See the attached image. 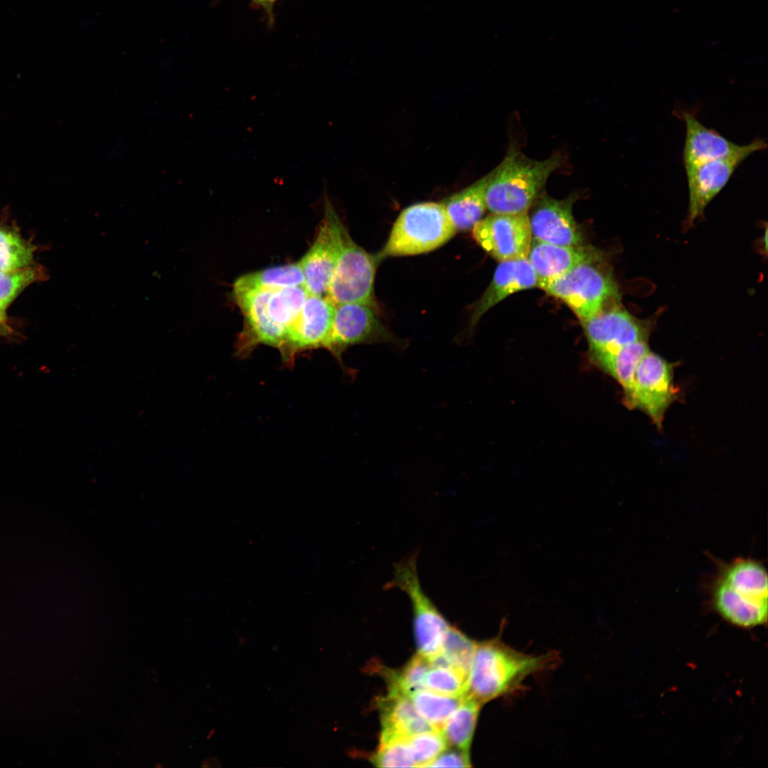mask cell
<instances>
[{"instance_id":"5bb4252c","label":"cell","mask_w":768,"mask_h":768,"mask_svg":"<svg viewBox=\"0 0 768 768\" xmlns=\"http://www.w3.org/2000/svg\"><path fill=\"white\" fill-rule=\"evenodd\" d=\"M589 344V353L612 350L648 340L649 325L614 305L587 320L580 321Z\"/></svg>"},{"instance_id":"8992f818","label":"cell","mask_w":768,"mask_h":768,"mask_svg":"<svg viewBox=\"0 0 768 768\" xmlns=\"http://www.w3.org/2000/svg\"><path fill=\"white\" fill-rule=\"evenodd\" d=\"M595 263L581 265L537 287L565 302L580 321L590 319L619 300L614 278Z\"/></svg>"},{"instance_id":"9c48e42d","label":"cell","mask_w":768,"mask_h":768,"mask_svg":"<svg viewBox=\"0 0 768 768\" xmlns=\"http://www.w3.org/2000/svg\"><path fill=\"white\" fill-rule=\"evenodd\" d=\"M378 343L400 345L402 342L381 321L375 309L360 303L335 305L330 334L324 348L343 368L342 355L348 348Z\"/></svg>"},{"instance_id":"4316f807","label":"cell","mask_w":768,"mask_h":768,"mask_svg":"<svg viewBox=\"0 0 768 768\" xmlns=\"http://www.w3.org/2000/svg\"><path fill=\"white\" fill-rule=\"evenodd\" d=\"M410 738L381 732L380 744L370 762L378 767H411L415 762Z\"/></svg>"},{"instance_id":"d590c367","label":"cell","mask_w":768,"mask_h":768,"mask_svg":"<svg viewBox=\"0 0 768 768\" xmlns=\"http://www.w3.org/2000/svg\"><path fill=\"white\" fill-rule=\"evenodd\" d=\"M1 331H6L5 324L0 322V334Z\"/></svg>"},{"instance_id":"277c9868","label":"cell","mask_w":768,"mask_h":768,"mask_svg":"<svg viewBox=\"0 0 768 768\" xmlns=\"http://www.w3.org/2000/svg\"><path fill=\"white\" fill-rule=\"evenodd\" d=\"M308 294L304 286L242 294L239 308L244 316L245 341L253 348L263 344L279 349Z\"/></svg>"},{"instance_id":"d6986e66","label":"cell","mask_w":768,"mask_h":768,"mask_svg":"<svg viewBox=\"0 0 768 768\" xmlns=\"http://www.w3.org/2000/svg\"><path fill=\"white\" fill-rule=\"evenodd\" d=\"M537 285V276L528 258L500 262L491 283L474 306L471 326H474L487 311L510 294Z\"/></svg>"},{"instance_id":"f546056e","label":"cell","mask_w":768,"mask_h":768,"mask_svg":"<svg viewBox=\"0 0 768 768\" xmlns=\"http://www.w3.org/2000/svg\"><path fill=\"white\" fill-rule=\"evenodd\" d=\"M468 676L453 668L431 666L424 679V687L437 693L462 696L467 691Z\"/></svg>"},{"instance_id":"d6a6232c","label":"cell","mask_w":768,"mask_h":768,"mask_svg":"<svg viewBox=\"0 0 768 768\" xmlns=\"http://www.w3.org/2000/svg\"><path fill=\"white\" fill-rule=\"evenodd\" d=\"M469 752L457 749L446 750L434 759L427 767H470Z\"/></svg>"},{"instance_id":"3957f363","label":"cell","mask_w":768,"mask_h":768,"mask_svg":"<svg viewBox=\"0 0 768 768\" xmlns=\"http://www.w3.org/2000/svg\"><path fill=\"white\" fill-rule=\"evenodd\" d=\"M562 159L558 153L544 160L532 159L511 143L501 164L491 171L485 193L487 210L496 214L528 212Z\"/></svg>"},{"instance_id":"ba28073f","label":"cell","mask_w":768,"mask_h":768,"mask_svg":"<svg viewBox=\"0 0 768 768\" xmlns=\"http://www.w3.org/2000/svg\"><path fill=\"white\" fill-rule=\"evenodd\" d=\"M375 256L356 244L346 230L326 296L335 305L360 303L375 309Z\"/></svg>"},{"instance_id":"603a6c76","label":"cell","mask_w":768,"mask_h":768,"mask_svg":"<svg viewBox=\"0 0 768 768\" xmlns=\"http://www.w3.org/2000/svg\"><path fill=\"white\" fill-rule=\"evenodd\" d=\"M304 278L299 262L268 267L240 276L233 284V294L255 290L274 291L289 287L304 286Z\"/></svg>"},{"instance_id":"44dd1931","label":"cell","mask_w":768,"mask_h":768,"mask_svg":"<svg viewBox=\"0 0 768 768\" xmlns=\"http://www.w3.org/2000/svg\"><path fill=\"white\" fill-rule=\"evenodd\" d=\"M378 705L381 732L410 738L419 733L434 730L418 713L407 695L388 693L380 700Z\"/></svg>"},{"instance_id":"8d00e7d4","label":"cell","mask_w":768,"mask_h":768,"mask_svg":"<svg viewBox=\"0 0 768 768\" xmlns=\"http://www.w3.org/2000/svg\"><path fill=\"white\" fill-rule=\"evenodd\" d=\"M268 1H269V3H270V6H271L272 7V6H273L274 3V2H275V1H277V0H268Z\"/></svg>"},{"instance_id":"1f68e13d","label":"cell","mask_w":768,"mask_h":768,"mask_svg":"<svg viewBox=\"0 0 768 768\" xmlns=\"http://www.w3.org/2000/svg\"><path fill=\"white\" fill-rule=\"evenodd\" d=\"M415 767H427L447 748V740L442 731L429 730L411 737Z\"/></svg>"},{"instance_id":"52a82bcc","label":"cell","mask_w":768,"mask_h":768,"mask_svg":"<svg viewBox=\"0 0 768 768\" xmlns=\"http://www.w3.org/2000/svg\"><path fill=\"white\" fill-rule=\"evenodd\" d=\"M417 558V552H414L396 563L393 578L384 587L397 588L408 596L412 607L418 654L429 660L441 651L444 636L450 625L423 591Z\"/></svg>"},{"instance_id":"4dcf8cb0","label":"cell","mask_w":768,"mask_h":768,"mask_svg":"<svg viewBox=\"0 0 768 768\" xmlns=\"http://www.w3.org/2000/svg\"><path fill=\"white\" fill-rule=\"evenodd\" d=\"M42 278L43 272L39 267L0 270V305L6 309L23 289Z\"/></svg>"},{"instance_id":"4fadbf2b","label":"cell","mask_w":768,"mask_h":768,"mask_svg":"<svg viewBox=\"0 0 768 768\" xmlns=\"http://www.w3.org/2000/svg\"><path fill=\"white\" fill-rule=\"evenodd\" d=\"M335 304L325 295L308 294L278 349L283 364L291 368L298 355L324 348L330 334Z\"/></svg>"},{"instance_id":"836d02e7","label":"cell","mask_w":768,"mask_h":768,"mask_svg":"<svg viewBox=\"0 0 768 768\" xmlns=\"http://www.w3.org/2000/svg\"><path fill=\"white\" fill-rule=\"evenodd\" d=\"M251 1H252L253 2H255V4H257L258 5H260L262 6H263L266 9L267 12L270 15H272V7L270 6L268 0H251Z\"/></svg>"},{"instance_id":"e575fe53","label":"cell","mask_w":768,"mask_h":768,"mask_svg":"<svg viewBox=\"0 0 768 768\" xmlns=\"http://www.w3.org/2000/svg\"><path fill=\"white\" fill-rule=\"evenodd\" d=\"M5 311H6V309L3 308L0 305V322L4 323V324H5V321H6Z\"/></svg>"},{"instance_id":"d4e9b609","label":"cell","mask_w":768,"mask_h":768,"mask_svg":"<svg viewBox=\"0 0 768 768\" xmlns=\"http://www.w3.org/2000/svg\"><path fill=\"white\" fill-rule=\"evenodd\" d=\"M464 696H451L421 689L409 697L418 713L432 727L442 731L447 720L459 707Z\"/></svg>"},{"instance_id":"83f0119b","label":"cell","mask_w":768,"mask_h":768,"mask_svg":"<svg viewBox=\"0 0 768 768\" xmlns=\"http://www.w3.org/2000/svg\"><path fill=\"white\" fill-rule=\"evenodd\" d=\"M430 667L427 658L417 654L400 671H383L388 692L410 696L412 693L424 689L425 676Z\"/></svg>"},{"instance_id":"30bf717a","label":"cell","mask_w":768,"mask_h":768,"mask_svg":"<svg viewBox=\"0 0 768 768\" xmlns=\"http://www.w3.org/2000/svg\"><path fill=\"white\" fill-rule=\"evenodd\" d=\"M346 228L325 193L324 215L315 240L299 261L309 294L326 295L341 250Z\"/></svg>"},{"instance_id":"2e32d148","label":"cell","mask_w":768,"mask_h":768,"mask_svg":"<svg viewBox=\"0 0 768 768\" xmlns=\"http://www.w3.org/2000/svg\"><path fill=\"white\" fill-rule=\"evenodd\" d=\"M576 199L572 194L564 199L544 196L528 215L532 239L559 245H582V235L572 214Z\"/></svg>"},{"instance_id":"ac0fdd59","label":"cell","mask_w":768,"mask_h":768,"mask_svg":"<svg viewBox=\"0 0 768 768\" xmlns=\"http://www.w3.org/2000/svg\"><path fill=\"white\" fill-rule=\"evenodd\" d=\"M527 258L538 284L563 275L581 265L597 262L602 255L590 245H559L532 239Z\"/></svg>"},{"instance_id":"ffe728a7","label":"cell","mask_w":768,"mask_h":768,"mask_svg":"<svg viewBox=\"0 0 768 768\" xmlns=\"http://www.w3.org/2000/svg\"><path fill=\"white\" fill-rule=\"evenodd\" d=\"M647 341L639 340L612 350L589 353L591 361L622 386L626 406L631 398L639 363L650 351Z\"/></svg>"},{"instance_id":"9a60e30c","label":"cell","mask_w":768,"mask_h":768,"mask_svg":"<svg viewBox=\"0 0 768 768\" xmlns=\"http://www.w3.org/2000/svg\"><path fill=\"white\" fill-rule=\"evenodd\" d=\"M682 117L686 125L684 166L736 156L747 159L767 148L765 142L759 138L745 145L735 144L705 127L690 112H682Z\"/></svg>"},{"instance_id":"5b68a950","label":"cell","mask_w":768,"mask_h":768,"mask_svg":"<svg viewBox=\"0 0 768 768\" xmlns=\"http://www.w3.org/2000/svg\"><path fill=\"white\" fill-rule=\"evenodd\" d=\"M456 233L441 203L413 204L398 215L375 258L379 263L390 257L428 252L447 242Z\"/></svg>"},{"instance_id":"6da1fadb","label":"cell","mask_w":768,"mask_h":768,"mask_svg":"<svg viewBox=\"0 0 768 768\" xmlns=\"http://www.w3.org/2000/svg\"><path fill=\"white\" fill-rule=\"evenodd\" d=\"M715 565L704 583L713 608L735 626L751 628L767 620V571L752 558L737 557L727 562L710 555Z\"/></svg>"},{"instance_id":"f1b7e54d","label":"cell","mask_w":768,"mask_h":768,"mask_svg":"<svg viewBox=\"0 0 768 768\" xmlns=\"http://www.w3.org/2000/svg\"><path fill=\"white\" fill-rule=\"evenodd\" d=\"M476 646L475 641L449 626L444 636L441 651L455 669L469 677Z\"/></svg>"},{"instance_id":"7c38bea8","label":"cell","mask_w":768,"mask_h":768,"mask_svg":"<svg viewBox=\"0 0 768 768\" xmlns=\"http://www.w3.org/2000/svg\"><path fill=\"white\" fill-rule=\"evenodd\" d=\"M472 235L499 262L527 258L532 242L528 213H491L474 226Z\"/></svg>"},{"instance_id":"e0dca14e","label":"cell","mask_w":768,"mask_h":768,"mask_svg":"<svg viewBox=\"0 0 768 768\" xmlns=\"http://www.w3.org/2000/svg\"><path fill=\"white\" fill-rule=\"evenodd\" d=\"M745 159L736 156L684 166L688 186L690 223L701 216L708 203Z\"/></svg>"},{"instance_id":"cb8c5ba5","label":"cell","mask_w":768,"mask_h":768,"mask_svg":"<svg viewBox=\"0 0 768 768\" xmlns=\"http://www.w3.org/2000/svg\"><path fill=\"white\" fill-rule=\"evenodd\" d=\"M481 704L468 694L448 719L442 730L447 742L456 749L469 752Z\"/></svg>"},{"instance_id":"484cf974","label":"cell","mask_w":768,"mask_h":768,"mask_svg":"<svg viewBox=\"0 0 768 768\" xmlns=\"http://www.w3.org/2000/svg\"><path fill=\"white\" fill-rule=\"evenodd\" d=\"M35 247L24 240L16 228L0 223V270L28 267Z\"/></svg>"},{"instance_id":"7402d4cb","label":"cell","mask_w":768,"mask_h":768,"mask_svg":"<svg viewBox=\"0 0 768 768\" xmlns=\"http://www.w3.org/2000/svg\"><path fill=\"white\" fill-rule=\"evenodd\" d=\"M491 171L440 202L456 231L471 230L487 210L485 193Z\"/></svg>"},{"instance_id":"7a4b0ae2","label":"cell","mask_w":768,"mask_h":768,"mask_svg":"<svg viewBox=\"0 0 768 768\" xmlns=\"http://www.w3.org/2000/svg\"><path fill=\"white\" fill-rule=\"evenodd\" d=\"M555 654L519 652L498 639L476 643L466 694L484 704L518 690L530 676L551 668Z\"/></svg>"},{"instance_id":"8fae6325","label":"cell","mask_w":768,"mask_h":768,"mask_svg":"<svg viewBox=\"0 0 768 768\" xmlns=\"http://www.w3.org/2000/svg\"><path fill=\"white\" fill-rule=\"evenodd\" d=\"M676 395L673 365L649 351L636 368L631 398L626 407L644 411L661 428L666 411Z\"/></svg>"}]
</instances>
